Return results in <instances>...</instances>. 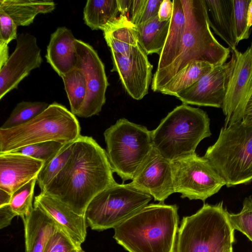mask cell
Wrapping results in <instances>:
<instances>
[{"label":"cell","mask_w":252,"mask_h":252,"mask_svg":"<svg viewBox=\"0 0 252 252\" xmlns=\"http://www.w3.org/2000/svg\"><path fill=\"white\" fill-rule=\"evenodd\" d=\"M42 61L36 37L28 32L18 34L14 51L0 68V99L17 89L31 71L40 67Z\"/></svg>","instance_id":"13"},{"label":"cell","mask_w":252,"mask_h":252,"mask_svg":"<svg viewBox=\"0 0 252 252\" xmlns=\"http://www.w3.org/2000/svg\"><path fill=\"white\" fill-rule=\"evenodd\" d=\"M170 20L160 22L158 16L136 26L139 44L148 55L154 53L159 55L161 53L168 34Z\"/></svg>","instance_id":"26"},{"label":"cell","mask_w":252,"mask_h":252,"mask_svg":"<svg viewBox=\"0 0 252 252\" xmlns=\"http://www.w3.org/2000/svg\"><path fill=\"white\" fill-rule=\"evenodd\" d=\"M129 183L152 196L155 200L163 203L174 193L172 162L153 147Z\"/></svg>","instance_id":"16"},{"label":"cell","mask_w":252,"mask_h":252,"mask_svg":"<svg viewBox=\"0 0 252 252\" xmlns=\"http://www.w3.org/2000/svg\"><path fill=\"white\" fill-rule=\"evenodd\" d=\"M178 209L176 205L148 204L116 226L114 238L128 252H174Z\"/></svg>","instance_id":"2"},{"label":"cell","mask_w":252,"mask_h":252,"mask_svg":"<svg viewBox=\"0 0 252 252\" xmlns=\"http://www.w3.org/2000/svg\"><path fill=\"white\" fill-rule=\"evenodd\" d=\"M235 63L222 107L224 127L241 122L247 101L252 94V44L244 53L232 52Z\"/></svg>","instance_id":"12"},{"label":"cell","mask_w":252,"mask_h":252,"mask_svg":"<svg viewBox=\"0 0 252 252\" xmlns=\"http://www.w3.org/2000/svg\"><path fill=\"white\" fill-rule=\"evenodd\" d=\"M70 107L75 116L81 108L87 92V82L84 72L75 67L62 77Z\"/></svg>","instance_id":"28"},{"label":"cell","mask_w":252,"mask_h":252,"mask_svg":"<svg viewBox=\"0 0 252 252\" xmlns=\"http://www.w3.org/2000/svg\"><path fill=\"white\" fill-rule=\"evenodd\" d=\"M227 187L252 182V125L242 121L222 127L203 156Z\"/></svg>","instance_id":"7"},{"label":"cell","mask_w":252,"mask_h":252,"mask_svg":"<svg viewBox=\"0 0 252 252\" xmlns=\"http://www.w3.org/2000/svg\"><path fill=\"white\" fill-rule=\"evenodd\" d=\"M49 105L42 101L19 102L0 128L9 129L26 123L43 112Z\"/></svg>","instance_id":"30"},{"label":"cell","mask_w":252,"mask_h":252,"mask_svg":"<svg viewBox=\"0 0 252 252\" xmlns=\"http://www.w3.org/2000/svg\"><path fill=\"white\" fill-rule=\"evenodd\" d=\"M0 42L7 44L14 39H17V26L12 18L0 8Z\"/></svg>","instance_id":"36"},{"label":"cell","mask_w":252,"mask_h":252,"mask_svg":"<svg viewBox=\"0 0 252 252\" xmlns=\"http://www.w3.org/2000/svg\"><path fill=\"white\" fill-rule=\"evenodd\" d=\"M151 132L153 147L171 162L196 154L201 141L211 135L207 113L183 103L169 112Z\"/></svg>","instance_id":"4"},{"label":"cell","mask_w":252,"mask_h":252,"mask_svg":"<svg viewBox=\"0 0 252 252\" xmlns=\"http://www.w3.org/2000/svg\"><path fill=\"white\" fill-rule=\"evenodd\" d=\"M76 67L85 74L87 92L83 104L76 116L89 118L97 115L106 101L109 85L104 65L97 52L89 44L76 39Z\"/></svg>","instance_id":"11"},{"label":"cell","mask_w":252,"mask_h":252,"mask_svg":"<svg viewBox=\"0 0 252 252\" xmlns=\"http://www.w3.org/2000/svg\"><path fill=\"white\" fill-rule=\"evenodd\" d=\"M242 122L249 125H252V94L245 106Z\"/></svg>","instance_id":"40"},{"label":"cell","mask_w":252,"mask_h":252,"mask_svg":"<svg viewBox=\"0 0 252 252\" xmlns=\"http://www.w3.org/2000/svg\"><path fill=\"white\" fill-rule=\"evenodd\" d=\"M251 0H233L235 34L237 40L247 39L250 36L248 13Z\"/></svg>","instance_id":"34"},{"label":"cell","mask_w":252,"mask_h":252,"mask_svg":"<svg viewBox=\"0 0 252 252\" xmlns=\"http://www.w3.org/2000/svg\"><path fill=\"white\" fill-rule=\"evenodd\" d=\"M64 145L50 141L28 145L13 152L43 161L45 164L56 156Z\"/></svg>","instance_id":"32"},{"label":"cell","mask_w":252,"mask_h":252,"mask_svg":"<svg viewBox=\"0 0 252 252\" xmlns=\"http://www.w3.org/2000/svg\"><path fill=\"white\" fill-rule=\"evenodd\" d=\"M214 66L206 62H191L178 72L160 93L175 96L177 93L189 88L197 82Z\"/></svg>","instance_id":"27"},{"label":"cell","mask_w":252,"mask_h":252,"mask_svg":"<svg viewBox=\"0 0 252 252\" xmlns=\"http://www.w3.org/2000/svg\"><path fill=\"white\" fill-rule=\"evenodd\" d=\"M16 216L10 204L0 207V228L9 225L13 218Z\"/></svg>","instance_id":"38"},{"label":"cell","mask_w":252,"mask_h":252,"mask_svg":"<svg viewBox=\"0 0 252 252\" xmlns=\"http://www.w3.org/2000/svg\"><path fill=\"white\" fill-rule=\"evenodd\" d=\"M112 72H117L127 94L140 100L148 93L152 81L153 65L148 55L138 43L130 53L123 55L111 52Z\"/></svg>","instance_id":"14"},{"label":"cell","mask_w":252,"mask_h":252,"mask_svg":"<svg viewBox=\"0 0 252 252\" xmlns=\"http://www.w3.org/2000/svg\"><path fill=\"white\" fill-rule=\"evenodd\" d=\"M173 10V0H163L159 7L158 17L159 21H166L171 18Z\"/></svg>","instance_id":"39"},{"label":"cell","mask_w":252,"mask_h":252,"mask_svg":"<svg viewBox=\"0 0 252 252\" xmlns=\"http://www.w3.org/2000/svg\"><path fill=\"white\" fill-rule=\"evenodd\" d=\"M55 6V2L52 0H0V8L17 26L30 25L37 14L51 12Z\"/></svg>","instance_id":"24"},{"label":"cell","mask_w":252,"mask_h":252,"mask_svg":"<svg viewBox=\"0 0 252 252\" xmlns=\"http://www.w3.org/2000/svg\"><path fill=\"white\" fill-rule=\"evenodd\" d=\"M172 163L174 192L182 198L204 201L226 185L210 162L196 154Z\"/></svg>","instance_id":"10"},{"label":"cell","mask_w":252,"mask_h":252,"mask_svg":"<svg viewBox=\"0 0 252 252\" xmlns=\"http://www.w3.org/2000/svg\"><path fill=\"white\" fill-rule=\"evenodd\" d=\"M103 134L113 172L123 183L132 180L153 148L151 131L122 118L107 128Z\"/></svg>","instance_id":"8"},{"label":"cell","mask_w":252,"mask_h":252,"mask_svg":"<svg viewBox=\"0 0 252 252\" xmlns=\"http://www.w3.org/2000/svg\"><path fill=\"white\" fill-rule=\"evenodd\" d=\"M173 10L166 39L159 55L158 73L169 66L178 57L182 46L186 18L181 0H174Z\"/></svg>","instance_id":"22"},{"label":"cell","mask_w":252,"mask_h":252,"mask_svg":"<svg viewBox=\"0 0 252 252\" xmlns=\"http://www.w3.org/2000/svg\"><path fill=\"white\" fill-rule=\"evenodd\" d=\"M102 31L111 52L126 55L139 43L136 26L122 14Z\"/></svg>","instance_id":"23"},{"label":"cell","mask_w":252,"mask_h":252,"mask_svg":"<svg viewBox=\"0 0 252 252\" xmlns=\"http://www.w3.org/2000/svg\"><path fill=\"white\" fill-rule=\"evenodd\" d=\"M12 194L0 189V207L10 204Z\"/></svg>","instance_id":"42"},{"label":"cell","mask_w":252,"mask_h":252,"mask_svg":"<svg viewBox=\"0 0 252 252\" xmlns=\"http://www.w3.org/2000/svg\"><path fill=\"white\" fill-rule=\"evenodd\" d=\"M26 252H44L59 226L47 214L33 206L31 213L23 220Z\"/></svg>","instance_id":"21"},{"label":"cell","mask_w":252,"mask_h":252,"mask_svg":"<svg viewBox=\"0 0 252 252\" xmlns=\"http://www.w3.org/2000/svg\"><path fill=\"white\" fill-rule=\"evenodd\" d=\"M76 38L65 27H58L50 36L45 58L62 77L76 66Z\"/></svg>","instance_id":"19"},{"label":"cell","mask_w":252,"mask_h":252,"mask_svg":"<svg viewBox=\"0 0 252 252\" xmlns=\"http://www.w3.org/2000/svg\"><path fill=\"white\" fill-rule=\"evenodd\" d=\"M163 0H144L134 24H144L158 16L160 5Z\"/></svg>","instance_id":"37"},{"label":"cell","mask_w":252,"mask_h":252,"mask_svg":"<svg viewBox=\"0 0 252 252\" xmlns=\"http://www.w3.org/2000/svg\"><path fill=\"white\" fill-rule=\"evenodd\" d=\"M207 20L215 33L229 47L232 52L238 44L234 19L233 0H203Z\"/></svg>","instance_id":"20"},{"label":"cell","mask_w":252,"mask_h":252,"mask_svg":"<svg viewBox=\"0 0 252 252\" xmlns=\"http://www.w3.org/2000/svg\"><path fill=\"white\" fill-rule=\"evenodd\" d=\"M227 252H233V247L231 248Z\"/></svg>","instance_id":"44"},{"label":"cell","mask_w":252,"mask_h":252,"mask_svg":"<svg viewBox=\"0 0 252 252\" xmlns=\"http://www.w3.org/2000/svg\"><path fill=\"white\" fill-rule=\"evenodd\" d=\"M116 183L106 151L93 137L80 135L66 164L42 192L84 216L91 200Z\"/></svg>","instance_id":"1"},{"label":"cell","mask_w":252,"mask_h":252,"mask_svg":"<svg viewBox=\"0 0 252 252\" xmlns=\"http://www.w3.org/2000/svg\"><path fill=\"white\" fill-rule=\"evenodd\" d=\"M37 179V176L33 178L12 194L10 205L22 220L28 216L33 208L32 202Z\"/></svg>","instance_id":"31"},{"label":"cell","mask_w":252,"mask_h":252,"mask_svg":"<svg viewBox=\"0 0 252 252\" xmlns=\"http://www.w3.org/2000/svg\"><path fill=\"white\" fill-rule=\"evenodd\" d=\"M80 252H85L83 250H82Z\"/></svg>","instance_id":"45"},{"label":"cell","mask_w":252,"mask_h":252,"mask_svg":"<svg viewBox=\"0 0 252 252\" xmlns=\"http://www.w3.org/2000/svg\"><path fill=\"white\" fill-rule=\"evenodd\" d=\"M82 250L59 226L49 239L44 252H80Z\"/></svg>","instance_id":"35"},{"label":"cell","mask_w":252,"mask_h":252,"mask_svg":"<svg viewBox=\"0 0 252 252\" xmlns=\"http://www.w3.org/2000/svg\"><path fill=\"white\" fill-rule=\"evenodd\" d=\"M234 63L232 53L228 63L214 66L197 82L175 96L187 105L222 108Z\"/></svg>","instance_id":"15"},{"label":"cell","mask_w":252,"mask_h":252,"mask_svg":"<svg viewBox=\"0 0 252 252\" xmlns=\"http://www.w3.org/2000/svg\"><path fill=\"white\" fill-rule=\"evenodd\" d=\"M80 131L75 115L64 105L54 102L26 123L9 129L0 128V153L50 141L65 144L76 140Z\"/></svg>","instance_id":"6"},{"label":"cell","mask_w":252,"mask_h":252,"mask_svg":"<svg viewBox=\"0 0 252 252\" xmlns=\"http://www.w3.org/2000/svg\"><path fill=\"white\" fill-rule=\"evenodd\" d=\"M152 198L130 183H116L98 193L89 204L84 215L87 225L97 231L114 228L147 205Z\"/></svg>","instance_id":"9"},{"label":"cell","mask_w":252,"mask_h":252,"mask_svg":"<svg viewBox=\"0 0 252 252\" xmlns=\"http://www.w3.org/2000/svg\"><path fill=\"white\" fill-rule=\"evenodd\" d=\"M9 57L8 44L0 42V68L5 64Z\"/></svg>","instance_id":"41"},{"label":"cell","mask_w":252,"mask_h":252,"mask_svg":"<svg viewBox=\"0 0 252 252\" xmlns=\"http://www.w3.org/2000/svg\"><path fill=\"white\" fill-rule=\"evenodd\" d=\"M44 162L16 152L0 153V189L12 194L37 177Z\"/></svg>","instance_id":"17"},{"label":"cell","mask_w":252,"mask_h":252,"mask_svg":"<svg viewBox=\"0 0 252 252\" xmlns=\"http://www.w3.org/2000/svg\"><path fill=\"white\" fill-rule=\"evenodd\" d=\"M228 214L221 201L204 203L195 214L184 217L174 252H227L235 241Z\"/></svg>","instance_id":"5"},{"label":"cell","mask_w":252,"mask_h":252,"mask_svg":"<svg viewBox=\"0 0 252 252\" xmlns=\"http://www.w3.org/2000/svg\"><path fill=\"white\" fill-rule=\"evenodd\" d=\"M248 24L249 27L252 26V0L249 4L248 13Z\"/></svg>","instance_id":"43"},{"label":"cell","mask_w":252,"mask_h":252,"mask_svg":"<svg viewBox=\"0 0 252 252\" xmlns=\"http://www.w3.org/2000/svg\"><path fill=\"white\" fill-rule=\"evenodd\" d=\"M119 13L118 0H88L84 8L83 19L91 30L103 31Z\"/></svg>","instance_id":"25"},{"label":"cell","mask_w":252,"mask_h":252,"mask_svg":"<svg viewBox=\"0 0 252 252\" xmlns=\"http://www.w3.org/2000/svg\"><path fill=\"white\" fill-rule=\"evenodd\" d=\"M73 142L74 141L64 144L55 157L44 164L37 175V179L40 192L45 190L66 164L72 153Z\"/></svg>","instance_id":"29"},{"label":"cell","mask_w":252,"mask_h":252,"mask_svg":"<svg viewBox=\"0 0 252 252\" xmlns=\"http://www.w3.org/2000/svg\"><path fill=\"white\" fill-rule=\"evenodd\" d=\"M33 206L47 214L79 247L87 235V224L84 216L77 214L59 200L44 193L34 198Z\"/></svg>","instance_id":"18"},{"label":"cell","mask_w":252,"mask_h":252,"mask_svg":"<svg viewBox=\"0 0 252 252\" xmlns=\"http://www.w3.org/2000/svg\"><path fill=\"white\" fill-rule=\"evenodd\" d=\"M181 1L186 18L182 48L169 66L154 73L151 89L155 92H160L178 72L191 62L203 61L216 66L225 63L229 57L230 49L220 44L210 30L203 0Z\"/></svg>","instance_id":"3"},{"label":"cell","mask_w":252,"mask_h":252,"mask_svg":"<svg viewBox=\"0 0 252 252\" xmlns=\"http://www.w3.org/2000/svg\"><path fill=\"white\" fill-rule=\"evenodd\" d=\"M229 221L234 230L244 234L252 242V197H246L243 207L238 213L228 214Z\"/></svg>","instance_id":"33"}]
</instances>
